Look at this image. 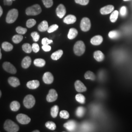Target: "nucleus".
Returning <instances> with one entry per match:
<instances>
[{
	"instance_id": "f257e3e1",
	"label": "nucleus",
	"mask_w": 132,
	"mask_h": 132,
	"mask_svg": "<svg viewBox=\"0 0 132 132\" xmlns=\"http://www.w3.org/2000/svg\"><path fill=\"white\" fill-rule=\"evenodd\" d=\"M5 130L9 132H17L19 131V126L14 122L13 121L7 119L4 124Z\"/></svg>"
},
{
	"instance_id": "f03ea898",
	"label": "nucleus",
	"mask_w": 132,
	"mask_h": 132,
	"mask_svg": "<svg viewBox=\"0 0 132 132\" xmlns=\"http://www.w3.org/2000/svg\"><path fill=\"white\" fill-rule=\"evenodd\" d=\"M85 49L86 47L84 43L82 41H78L76 43L74 46V53L77 56H81L84 53Z\"/></svg>"
},
{
	"instance_id": "7ed1b4c3",
	"label": "nucleus",
	"mask_w": 132,
	"mask_h": 132,
	"mask_svg": "<svg viewBox=\"0 0 132 132\" xmlns=\"http://www.w3.org/2000/svg\"><path fill=\"white\" fill-rule=\"evenodd\" d=\"M18 16V11L16 9L10 10L8 12L6 18V22L9 24L14 23Z\"/></svg>"
},
{
	"instance_id": "20e7f679",
	"label": "nucleus",
	"mask_w": 132,
	"mask_h": 132,
	"mask_svg": "<svg viewBox=\"0 0 132 132\" xmlns=\"http://www.w3.org/2000/svg\"><path fill=\"white\" fill-rule=\"evenodd\" d=\"M42 11L41 8L39 5H33L31 6H30L26 11V13L28 15H37L40 14Z\"/></svg>"
},
{
	"instance_id": "39448f33",
	"label": "nucleus",
	"mask_w": 132,
	"mask_h": 132,
	"mask_svg": "<svg viewBox=\"0 0 132 132\" xmlns=\"http://www.w3.org/2000/svg\"><path fill=\"white\" fill-rule=\"evenodd\" d=\"M24 106L27 108L30 109L32 108L35 104V99L32 95H27L24 98L23 101Z\"/></svg>"
},
{
	"instance_id": "423d86ee",
	"label": "nucleus",
	"mask_w": 132,
	"mask_h": 132,
	"mask_svg": "<svg viewBox=\"0 0 132 132\" xmlns=\"http://www.w3.org/2000/svg\"><path fill=\"white\" fill-rule=\"evenodd\" d=\"M91 27V23L88 18H83L80 23V28L83 31L86 32L89 31Z\"/></svg>"
},
{
	"instance_id": "0eeeda50",
	"label": "nucleus",
	"mask_w": 132,
	"mask_h": 132,
	"mask_svg": "<svg viewBox=\"0 0 132 132\" xmlns=\"http://www.w3.org/2000/svg\"><path fill=\"white\" fill-rule=\"evenodd\" d=\"M16 119L17 121L22 124H28L31 120L30 118L28 117L27 115L23 113H20L18 114L16 117Z\"/></svg>"
},
{
	"instance_id": "6e6552de",
	"label": "nucleus",
	"mask_w": 132,
	"mask_h": 132,
	"mask_svg": "<svg viewBox=\"0 0 132 132\" xmlns=\"http://www.w3.org/2000/svg\"><path fill=\"white\" fill-rule=\"evenodd\" d=\"M3 67L5 71H6L7 72H9L10 73L15 74L17 72V70L15 67L10 62H5V63H4Z\"/></svg>"
},
{
	"instance_id": "1a4fd4ad",
	"label": "nucleus",
	"mask_w": 132,
	"mask_h": 132,
	"mask_svg": "<svg viewBox=\"0 0 132 132\" xmlns=\"http://www.w3.org/2000/svg\"><path fill=\"white\" fill-rule=\"evenodd\" d=\"M58 97V94L56 91L54 89L50 90L47 96V100L48 102H52L56 100Z\"/></svg>"
},
{
	"instance_id": "9d476101",
	"label": "nucleus",
	"mask_w": 132,
	"mask_h": 132,
	"mask_svg": "<svg viewBox=\"0 0 132 132\" xmlns=\"http://www.w3.org/2000/svg\"><path fill=\"white\" fill-rule=\"evenodd\" d=\"M43 80L45 83L47 84H51L53 81L54 77L52 73L50 72H46L43 76Z\"/></svg>"
},
{
	"instance_id": "9b49d317",
	"label": "nucleus",
	"mask_w": 132,
	"mask_h": 132,
	"mask_svg": "<svg viewBox=\"0 0 132 132\" xmlns=\"http://www.w3.org/2000/svg\"><path fill=\"white\" fill-rule=\"evenodd\" d=\"M75 86L76 90L78 93H82L87 90L86 87L80 80H76Z\"/></svg>"
},
{
	"instance_id": "f8f14e48",
	"label": "nucleus",
	"mask_w": 132,
	"mask_h": 132,
	"mask_svg": "<svg viewBox=\"0 0 132 132\" xmlns=\"http://www.w3.org/2000/svg\"><path fill=\"white\" fill-rule=\"evenodd\" d=\"M56 13L59 18H62L66 13V8L65 6L62 4L59 5L57 7Z\"/></svg>"
},
{
	"instance_id": "ddd939ff",
	"label": "nucleus",
	"mask_w": 132,
	"mask_h": 132,
	"mask_svg": "<svg viewBox=\"0 0 132 132\" xmlns=\"http://www.w3.org/2000/svg\"><path fill=\"white\" fill-rule=\"evenodd\" d=\"M64 127L69 131H73L76 128V123L74 120H70L64 124Z\"/></svg>"
},
{
	"instance_id": "4468645a",
	"label": "nucleus",
	"mask_w": 132,
	"mask_h": 132,
	"mask_svg": "<svg viewBox=\"0 0 132 132\" xmlns=\"http://www.w3.org/2000/svg\"><path fill=\"white\" fill-rule=\"evenodd\" d=\"M114 10V6L113 5H108L100 9V13L102 15H107L110 14L113 12Z\"/></svg>"
},
{
	"instance_id": "2eb2a0df",
	"label": "nucleus",
	"mask_w": 132,
	"mask_h": 132,
	"mask_svg": "<svg viewBox=\"0 0 132 132\" xmlns=\"http://www.w3.org/2000/svg\"><path fill=\"white\" fill-rule=\"evenodd\" d=\"M103 38L101 35H96L90 39V43L92 45L98 46L103 42Z\"/></svg>"
},
{
	"instance_id": "dca6fc26",
	"label": "nucleus",
	"mask_w": 132,
	"mask_h": 132,
	"mask_svg": "<svg viewBox=\"0 0 132 132\" xmlns=\"http://www.w3.org/2000/svg\"><path fill=\"white\" fill-rule=\"evenodd\" d=\"M40 86V82L38 80H33L29 81L27 84V87L30 89H36Z\"/></svg>"
},
{
	"instance_id": "f3484780",
	"label": "nucleus",
	"mask_w": 132,
	"mask_h": 132,
	"mask_svg": "<svg viewBox=\"0 0 132 132\" xmlns=\"http://www.w3.org/2000/svg\"><path fill=\"white\" fill-rule=\"evenodd\" d=\"M76 21V18L75 15H69L64 19V22L67 24H72Z\"/></svg>"
},
{
	"instance_id": "a211bd4d",
	"label": "nucleus",
	"mask_w": 132,
	"mask_h": 132,
	"mask_svg": "<svg viewBox=\"0 0 132 132\" xmlns=\"http://www.w3.org/2000/svg\"><path fill=\"white\" fill-rule=\"evenodd\" d=\"M8 82L10 85L13 87H17L20 85V82L18 78L15 77H10L9 79Z\"/></svg>"
},
{
	"instance_id": "6ab92c4d",
	"label": "nucleus",
	"mask_w": 132,
	"mask_h": 132,
	"mask_svg": "<svg viewBox=\"0 0 132 132\" xmlns=\"http://www.w3.org/2000/svg\"><path fill=\"white\" fill-rule=\"evenodd\" d=\"M94 57L97 61L101 62L104 60L105 56L103 52L100 51H97L94 52Z\"/></svg>"
},
{
	"instance_id": "aec40b11",
	"label": "nucleus",
	"mask_w": 132,
	"mask_h": 132,
	"mask_svg": "<svg viewBox=\"0 0 132 132\" xmlns=\"http://www.w3.org/2000/svg\"><path fill=\"white\" fill-rule=\"evenodd\" d=\"M31 59L29 56L25 57L22 62V67L24 69H27L30 66Z\"/></svg>"
},
{
	"instance_id": "412c9836",
	"label": "nucleus",
	"mask_w": 132,
	"mask_h": 132,
	"mask_svg": "<svg viewBox=\"0 0 132 132\" xmlns=\"http://www.w3.org/2000/svg\"><path fill=\"white\" fill-rule=\"evenodd\" d=\"M48 28V23L47 21H43L39 24L38 27V30L41 32H44L47 30Z\"/></svg>"
},
{
	"instance_id": "4be33fe9",
	"label": "nucleus",
	"mask_w": 132,
	"mask_h": 132,
	"mask_svg": "<svg viewBox=\"0 0 132 132\" xmlns=\"http://www.w3.org/2000/svg\"><path fill=\"white\" fill-rule=\"evenodd\" d=\"M77 34H78V31L75 28H71L70 29L69 32L68 34V37L69 39L72 40L76 38Z\"/></svg>"
},
{
	"instance_id": "5701e85b",
	"label": "nucleus",
	"mask_w": 132,
	"mask_h": 132,
	"mask_svg": "<svg viewBox=\"0 0 132 132\" xmlns=\"http://www.w3.org/2000/svg\"><path fill=\"white\" fill-rule=\"evenodd\" d=\"M63 54V51L61 50H60L55 52H53L51 55V58L53 60H57L61 57Z\"/></svg>"
},
{
	"instance_id": "b1692460",
	"label": "nucleus",
	"mask_w": 132,
	"mask_h": 132,
	"mask_svg": "<svg viewBox=\"0 0 132 132\" xmlns=\"http://www.w3.org/2000/svg\"><path fill=\"white\" fill-rule=\"evenodd\" d=\"M10 108L11 111L16 112L18 111L20 108V104L17 101H14L12 102L10 105Z\"/></svg>"
},
{
	"instance_id": "393cba45",
	"label": "nucleus",
	"mask_w": 132,
	"mask_h": 132,
	"mask_svg": "<svg viewBox=\"0 0 132 132\" xmlns=\"http://www.w3.org/2000/svg\"><path fill=\"white\" fill-rule=\"evenodd\" d=\"M2 48L5 52H10L12 50L13 47L10 43L5 42L2 44Z\"/></svg>"
},
{
	"instance_id": "a878e982",
	"label": "nucleus",
	"mask_w": 132,
	"mask_h": 132,
	"mask_svg": "<svg viewBox=\"0 0 132 132\" xmlns=\"http://www.w3.org/2000/svg\"><path fill=\"white\" fill-rule=\"evenodd\" d=\"M34 64L35 66L38 67H43L46 64V61L45 60L41 59V58H38V59H36L34 61Z\"/></svg>"
},
{
	"instance_id": "bb28decb",
	"label": "nucleus",
	"mask_w": 132,
	"mask_h": 132,
	"mask_svg": "<svg viewBox=\"0 0 132 132\" xmlns=\"http://www.w3.org/2000/svg\"><path fill=\"white\" fill-rule=\"evenodd\" d=\"M85 109L83 107H79L77 108L76 111V114L77 117L79 118H81L84 116L85 113Z\"/></svg>"
},
{
	"instance_id": "cd10ccee",
	"label": "nucleus",
	"mask_w": 132,
	"mask_h": 132,
	"mask_svg": "<svg viewBox=\"0 0 132 132\" xmlns=\"http://www.w3.org/2000/svg\"><path fill=\"white\" fill-rule=\"evenodd\" d=\"M85 79H90V80H94L95 79V76L94 73L93 72L91 71H87L85 73Z\"/></svg>"
},
{
	"instance_id": "c85d7f7f",
	"label": "nucleus",
	"mask_w": 132,
	"mask_h": 132,
	"mask_svg": "<svg viewBox=\"0 0 132 132\" xmlns=\"http://www.w3.org/2000/svg\"><path fill=\"white\" fill-rule=\"evenodd\" d=\"M118 10H115L113 11L110 17V19L111 22L114 23L117 21V19L118 18Z\"/></svg>"
},
{
	"instance_id": "c756f323",
	"label": "nucleus",
	"mask_w": 132,
	"mask_h": 132,
	"mask_svg": "<svg viewBox=\"0 0 132 132\" xmlns=\"http://www.w3.org/2000/svg\"><path fill=\"white\" fill-rule=\"evenodd\" d=\"M22 49L24 52L28 53H30L32 51V46H31V45L28 43H25L23 44L22 46Z\"/></svg>"
},
{
	"instance_id": "7c9ffc66",
	"label": "nucleus",
	"mask_w": 132,
	"mask_h": 132,
	"mask_svg": "<svg viewBox=\"0 0 132 132\" xmlns=\"http://www.w3.org/2000/svg\"><path fill=\"white\" fill-rule=\"evenodd\" d=\"M59 112V107L57 105H55L53 106L51 109V116L52 118H56Z\"/></svg>"
},
{
	"instance_id": "2f4dec72",
	"label": "nucleus",
	"mask_w": 132,
	"mask_h": 132,
	"mask_svg": "<svg viewBox=\"0 0 132 132\" xmlns=\"http://www.w3.org/2000/svg\"><path fill=\"white\" fill-rule=\"evenodd\" d=\"M76 99L77 102L80 103L81 104H84L85 102V97L81 94H76Z\"/></svg>"
},
{
	"instance_id": "473e14b6",
	"label": "nucleus",
	"mask_w": 132,
	"mask_h": 132,
	"mask_svg": "<svg viewBox=\"0 0 132 132\" xmlns=\"http://www.w3.org/2000/svg\"><path fill=\"white\" fill-rule=\"evenodd\" d=\"M23 39V36L21 34L15 35L12 37V41L15 44H18Z\"/></svg>"
},
{
	"instance_id": "72a5a7b5",
	"label": "nucleus",
	"mask_w": 132,
	"mask_h": 132,
	"mask_svg": "<svg viewBox=\"0 0 132 132\" xmlns=\"http://www.w3.org/2000/svg\"><path fill=\"white\" fill-rule=\"evenodd\" d=\"M119 35H120V34L119 33V32L116 30L111 31L109 33V37L111 39H113L118 38Z\"/></svg>"
},
{
	"instance_id": "f704fd0d",
	"label": "nucleus",
	"mask_w": 132,
	"mask_h": 132,
	"mask_svg": "<svg viewBox=\"0 0 132 132\" xmlns=\"http://www.w3.org/2000/svg\"><path fill=\"white\" fill-rule=\"evenodd\" d=\"M45 125L46 127L51 130H54L56 128V124L52 121H47Z\"/></svg>"
},
{
	"instance_id": "c9c22d12",
	"label": "nucleus",
	"mask_w": 132,
	"mask_h": 132,
	"mask_svg": "<svg viewBox=\"0 0 132 132\" xmlns=\"http://www.w3.org/2000/svg\"><path fill=\"white\" fill-rule=\"evenodd\" d=\"M36 24V21L33 19H30L28 20L27 22L26 26L28 28H31L34 26Z\"/></svg>"
},
{
	"instance_id": "e433bc0d",
	"label": "nucleus",
	"mask_w": 132,
	"mask_h": 132,
	"mask_svg": "<svg viewBox=\"0 0 132 132\" xmlns=\"http://www.w3.org/2000/svg\"><path fill=\"white\" fill-rule=\"evenodd\" d=\"M16 32L17 33L21 34V35H23L25 33L27 32V29L26 28H24L23 27H18L17 28H16Z\"/></svg>"
},
{
	"instance_id": "4c0bfd02",
	"label": "nucleus",
	"mask_w": 132,
	"mask_h": 132,
	"mask_svg": "<svg viewBox=\"0 0 132 132\" xmlns=\"http://www.w3.org/2000/svg\"><path fill=\"white\" fill-rule=\"evenodd\" d=\"M60 117L64 119H68L70 117V114L66 110H62L60 112Z\"/></svg>"
},
{
	"instance_id": "58836bf2",
	"label": "nucleus",
	"mask_w": 132,
	"mask_h": 132,
	"mask_svg": "<svg viewBox=\"0 0 132 132\" xmlns=\"http://www.w3.org/2000/svg\"><path fill=\"white\" fill-rule=\"evenodd\" d=\"M42 2L44 5L47 8H50L52 7L53 5L52 0H42Z\"/></svg>"
},
{
	"instance_id": "ea45409f",
	"label": "nucleus",
	"mask_w": 132,
	"mask_h": 132,
	"mask_svg": "<svg viewBox=\"0 0 132 132\" xmlns=\"http://www.w3.org/2000/svg\"><path fill=\"white\" fill-rule=\"evenodd\" d=\"M58 28H59V27L57 24H53L52 26H51V27H48V28L47 30V32L48 33H52L53 32L55 31V30H56Z\"/></svg>"
},
{
	"instance_id": "a19ab883",
	"label": "nucleus",
	"mask_w": 132,
	"mask_h": 132,
	"mask_svg": "<svg viewBox=\"0 0 132 132\" xmlns=\"http://www.w3.org/2000/svg\"><path fill=\"white\" fill-rule=\"evenodd\" d=\"M31 36L33 38V41L34 42H37L40 39V35L37 32H33L31 34Z\"/></svg>"
},
{
	"instance_id": "79ce46f5",
	"label": "nucleus",
	"mask_w": 132,
	"mask_h": 132,
	"mask_svg": "<svg viewBox=\"0 0 132 132\" xmlns=\"http://www.w3.org/2000/svg\"><path fill=\"white\" fill-rule=\"evenodd\" d=\"M76 3L83 5H87L89 3V0H75Z\"/></svg>"
},
{
	"instance_id": "37998d69",
	"label": "nucleus",
	"mask_w": 132,
	"mask_h": 132,
	"mask_svg": "<svg viewBox=\"0 0 132 132\" xmlns=\"http://www.w3.org/2000/svg\"><path fill=\"white\" fill-rule=\"evenodd\" d=\"M32 49L33 52L37 53L40 50V47L38 44L37 43H34L32 45Z\"/></svg>"
},
{
	"instance_id": "c03bdc74",
	"label": "nucleus",
	"mask_w": 132,
	"mask_h": 132,
	"mask_svg": "<svg viewBox=\"0 0 132 132\" xmlns=\"http://www.w3.org/2000/svg\"><path fill=\"white\" fill-rule=\"evenodd\" d=\"M53 42V41L52 40L48 39L47 38H44L42 40V44L43 45H49L50 44H52Z\"/></svg>"
},
{
	"instance_id": "a18cd8bd",
	"label": "nucleus",
	"mask_w": 132,
	"mask_h": 132,
	"mask_svg": "<svg viewBox=\"0 0 132 132\" xmlns=\"http://www.w3.org/2000/svg\"><path fill=\"white\" fill-rule=\"evenodd\" d=\"M120 13L122 16H125L127 14V8L126 6H123L121 7L120 10Z\"/></svg>"
},
{
	"instance_id": "49530a36",
	"label": "nucleus",
	"mask_w": 132,
	"mask_h": 132,
	"mask_svg": "<svg viewBox=\"0 0 132 132\" xmlns=\"http://www.w3.org/2000/svg\"><path fill=\"white\" fill-rule=\"evenodd\" d=\"M42 48L43 51H44L45 52H50V51L51 50V49H52V47H51L50 46H49L48 45H43Z\"/></svg>"
},
{
	"instance_id": "de8ad7c7",
	"label": "nucleus",
	"mask_w": 132,
	"mask_h": 132,
	"mask_svg": "<svg viewBox=\"0 0 132 132\" xmlns=\"http://www.w3.org/2000/svg\"><path fill=\"white\" fill-rule=\"evenodd\" d=\"M12 1L13 0H4V2L5 5H10L12 4Z\"/></svg>"
},
{
	"instance_id": "09e8293b",
	"label": "nucleus",
	"mask_w": 132,
	"mask_h": 132,
	"mask_svg": "<svg viewBox=\"0 0 132 132\" xmlns=\"http://www.w3.org/2000/svg\"><path fill=\"white\" fill-rule=\"evenodd\" d=\"M3 11L2 8V7L0 6V17H1V16L2 15V14H3Z\"/></svg>"
},
{
	"instance_id": "8fccbe9b",
	"label": "nucleus",
	"mask_w": 132,
	"mask_h": 132,
	"mask_svg": "<svg viewBox=\"0 0 132 132\" xmlns=\"http://www.w3.org/2000/svg\"><path fill=\"white\" fill-rule=\"evenodd\" d=\"M2 53H1V48H0V59H1V58H2Z\"/></svg>"
},
{
	"instance_id": "3c124183",
	"label": "nucleus",
	"mask_w": 132,
	"mask_h": 132,
	"mask_svg": "<svg viewBox=\"0 0 132 132\" xmlns=\"http://www.w3.org/2000/svg\"><path fill=\"white\" fill-rule=\"evenodd\" d=\"M33 132H39V130H35V131H33Z\"/></svg>"
},
{
	"instance_id": "603ef678",
	"label": "nucleus",
	"mask_w": 132,
	"mask_h": 132,
	"mask_svg": "<svg viewBox=\"0 0 132 132\" xmlns=\"http://www.w3.org/2000/svg\"><path fill=\"white\" fill-rule=\"evenodd\" d=\"M1 95H2V93H1V91L0 90V97H1Z\"/></svg>"
},
{
	"instance_id": "864d4df0",
	"label": "nucleus",
	"mask_w": 132,
	"mask_h": 132,
	"mask_svg": "<svg viewBox=\"0 0 132 132\" xmlns=\"http://www.w3.org/2000/svg\"><path fill=\"white\" fill-rule=\"evenodd\" d=\"M124 1H130V0H123Z\"/></svg>"
},
{
	"instance_id": "5fc2aeb1",
	"label": "nucleus",
	"mask_w": 132,
	"mask_h": 132,
	"mask_svg": "<svg viewBox=\"0 0 132 132\" xmlns=\"http://www.w3.org/2000/svg\"><path fill=\"white\" fill-rule=\"evenodd\" d=\"M13 1H15V0H13Z\"/></svg>"
}]
</instances>
